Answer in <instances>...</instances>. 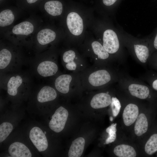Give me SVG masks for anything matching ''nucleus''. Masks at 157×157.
<instances>
[{
    "instance_id": "obj_1",
    "label": "nucleus",
    "mask_w": 157,
    "mask_h": 157,
    "mask_svg": "<svg viewBox=\"0 0 157 157\" xmlns=\"http://www.w3.org/2000/svg\"><path fill=\"white\" fill-rule=\"evenodd\" d=\"M68 116L67 110L62 106L58 108L52 115L49 123L50 128L56 133L64 129Z\"/></svg>"
},
{
    "instance_id": "obj_2",
    "label": "nucleus",
    "mask_w": 157,
    "mask_h": 157,
    "mask_svg": "<svg viewBox=\"0 0 157 157\" xmlns=\"http://www.w3.org/2000/svg\"><path fill=\"white\" fill-rule=\"evenodd\" d=\"M29 138L39 151H44L47 148L48 143L45 134L39 127H35L30 131Z\"/></svg>"
},
{
    "instance_id": "obj_3",
    "label": "nucleus",
    "mask_w": 157,
    "mask_h": 157,
    "mask_svg": "<svg viewBox=\"0 0 157 157\" xmlns=\"http://www.w3.org/2000/svg\"><path fill=\"white\" fill-rule=\"evenodd\" d=\"M103 47L110 53L117 51L119 48V42L116 33L113 30L107 29L104 32L103 36Z\"/></svg>"
},
{
    "instance_id": "obj_4",
    "label": "nucleus",
    "mask_w": 157,
    "mask_h": 157,
    "mask_svg": "<svg viewBox=\"0 0 157 157\" xmlns=\"http://www.w3.org/2000/svg\"><path fill=\"white\" fill-rule=\"evenodd\" d=\"M67 24L72 34L77 36L82 33L83 28V21L77 13L72 12L68 14L67 18Z\"/></svg>"
},
{
    "instance_id": "obj_5",
    "label": "nucleus",
    "mask_w": 157,
    "mask_h": 157,
    "mask_svg": "<svg viewBox=\"0 0 157 157\" xmlns=\"http://www.w3.org/2000/svg\"><path fill=\"white\" fill-rule=\"evenodd\" d=\"M111 79L110 74L105 70H100L91 74L88 78L90 84L94 86H98L104 85Z\"/></svg>"
},
{
    "instance_id": "obj_6",
    "label": "nucleus",
    "mask_w": 157,
    "mask_h": 157,
    "mask_svg": "<svg viewBox=\"0 0 157 157\" xmlns=\"http://www.w3.org/2000/svg\"><path fill=\"white\" fill-rule=\"evenodd\" d=\"M139 114V109L136 105L130 104L125 108L122 115L123 122L125 125L129 126L136 120Z\"/></svg>"
},
{
    "instance_id": "obj_7",
    "label": "nucleus",
    "mask_w": 157,
    "mask_h": 157,
    "mask_svg": "<svg viewBox=\"0 0 157 157\" xmlns=\"http://www.w3.org/2000/svg\"><path fill=\"white\" fill-rule=\"evenodd\" d=\"M57 65L54 62L49 60L41 62L38 65L37 71L40 76L47 77L55 74L58 70Z\"/></svg>"
},
{
    "instance_id": "obj_8",
    "label": "nucleus",
    "mask_w": 157,
    "mask_h": 157,
    "mask_svg": "<svg viewBox=\"0 0 157 157\" xmlns=\"http://www.w3.org/2000/svg\"><path fill=\"white\" fill-rule=\"evenodd\" d=\"M10 155L13 157H31V154L28 148L24 144L19 142L12 144L8 149Z\"/></svg>"
},
{
    "instance_id": "obj_9",
    "label": "nucleus",
    "mask_w": 157,
    "mask_h": 157,
    "mask_svg": "<svg viewBox=\"0 0 157 157\" xmlns=\"http://www.w3.org/2000/svg\"><path fill=\"white\" fill-rule=\"evenodd\" d=\"M111 99L110 96L105 93H101L95 95L92 98L90 105L94 109L105 108L110 104Z\"/></svg>"
},
{
    "instance_id": "obj_10",
    "label": "nucleus",
    "mask_w": 157,
    "mask_h": 157,
    "mask_svg": "<svg viewBox=\"0 0 157 157\" xmlns=\"http://www.w3.org/2000/svg\"><path fill=\"white\" fill-rule=\"evenodd\" d=\"M85 140L82 137H79L73 140L69 151V157H79L82 154L85 146Z\"/></svg>"
},
{
    "instance_id": "obj_11",
    "label": "nucleus",
    "mask_w": 157,
    "mask_h": 157,
    "mask_svg": "<svg viewBox=\"0 0 157 157\" xmlns=\"http://www.w3.org/2000/svg\"><path fill=\"white\" fill-rule=\"evenodd\" d=\"M128 88L131 94L138 98L144 99L151 97L149 90L146 86L132 84L129 85Z\"/></svg>"
},
{
    "instance_id": "obj_12",
    "label": "nucleus",
    "mask_w": 157,
    "mask_h": 157,
    "mask_svg": "<svg viewBox=\"0 0 157 157\" xmlns=\"http://www.w3.org/2000/svg\"><path fill=\"white\" fill-rule=\"evenodd\" d=\"M57 96L56 92L54 88L49 86H45L39 92L37 100L39 102H45L55 99Z\"/></svg>"
},
{
    "instance_id": "obj_13",
    "label": "nucleus",
    "mask_w": 157,
    "mask_h": 157,
    "mask_svg": "<svg viewBox=\"0 0 157 157\" xmlns=\"http://www.w3.org/2000/svg\"><path fill=\"white\" fill-rule=\"evenodd\" d=\"M72 80V76L69 75L65 74L59 76L55 81L56 88L62 93H68L69 91V84Z\"/></svg>"
},
{
    "instance_id": "obj_14",
    "label": "nucleus",
    "mask_w": 157,
    "mask_h": 157,
    "mask_svg": "<svg viewBox=\"0 0 157 157\" xmlns=\"http://www.w3.org/2000/svg\"><path fill=\"white\" fill-rule=\"evenodd\" d=\"M148 123L147 118L144 114L142 113L138 116L134 126L135 134L140 136L145 133L147 131Z\"/></svg>"
},
{
    "instance_id": "obj_15",
    "label": "nucleus",
    "mask_w": 157,
    "mask_h": 157,
    "mask_svg": "<svg viewBox=\"0 0 157 157\" xmlns=\"http://www.w3.org/2000/svg\"><path fill=\"white\" fill-rule=\"evenodd\" d=\"M56 37L55 33L49 29H44L40 31L38 33L37 38L39 43L45 45L53 41Z\"/></svg>"
},
{
    "instance_id": "obj_16",
    "label": "nucleus",
    "mask_w": 157,
    "mask_h": 157,
    "mask_svg": "<svg viewBox=\"0 0 157 157\" xmlns=\"http://www.w3.org/2000/svg\"><path fill=\"white\" fill-rule=\"evenodd\" d=\"M113 151L116 156L119 157H135L136 155V151L133 147L124 144L116 146Z\"/></svg>"
},
{
    "instance_id": "obj_17",
    "label": "nucleus",
    "mask_w": 157,
    "mask_h": 157,
    "mask_svg": "<svg viewBox=\"0 0 157 157\" xmlns=\"http://www.w3.org/2000/svg\"><path fill=\"white\" fill-rule=\"evenodd\" d=\"M33 30V25L29 22L25 21L15 25L12 32L16 35H28L32 33Z\"/></svg>"
},
{
    "instance_id": "obj_18",
    "label": "nucleus",
    "mask_w": 157,
    "mask_h": 157,
    "mask_svg": "<svg viewBox=\"0 0 157 157\" xmlns=\"http://www.w3.org/2000/svg\"><path fill=\"white\" fill-rule=\"evenodd\" d=\"M23 79L19 75L11 77L7 83V92L9 94L12 96L16 95L18 89L22 84Z\"/></svg>"
},
{
    "instance_id": "obj_19",
    "label": "nucleus",
    "mask_w": 157,
    "mask_h": 157,
    "mask_svg": "<svg viewBox=\"0 0 157 157\" xmlns=\"http://www.w3.org/2000/svg\"><path fill=\"white\" fill-rule=\"evenodd\" d=\"M44 8L48 13L53 16L60 15L62 12V4L60 2L58 1H47L45 4Z\"/></svg>"
},
{
    "instance_id": "obj_20",
    "label": "nucleus",
    "mask_w": 157,
    "mask_h": 157,
    "mask_svg": "<svg viewBox=\"0 0 157 157\" xmlns=\"http://www.w3.org/2000/svg\"><path fill=\"white\" fill-rule=\"evenodd\" d=\"M135 51L137 57L142 63H145L149 55V50L145 46L141 44L134 45Z\"/></svg>"
},
{
    "instance_id": "obj_21",
    "label": "nucleus",
    "mask_w": 157,
    "mask_h": 157,
    "mask_svg": "<svg viewBox=\"0 0 157 157\" xmlns=\"http://www.w3.org/2000/svg\"><path fill=\"white\" fill-rule=\"evenodd\" d=\"M15 19L12 11L9 9L2 11L0 13V26L4 27L11 24Z\"/></svg>"
},
{
    "instance_id": "obj_22",
    "label": "nucleus",
    "mask_w": 157,
    "mask_h": 157,
    "mask_svg": "<svg viewBox=\"0 0 157 157\" xmlns=\"http://www.w3.org/2000/svg\"><path fill=\"white\" fill-rule=\"evenodd\" d=\"M144 149L146 153L149 155L157 151V133L151 136L146 143Z\"/></svg>"
},
{
    "instance_id": "obj_23",
    "label": "nucleus",
    "mask_w": 157,
    "mask_h": 157,
    "mask_svg": "<svg viewBox=\"0 0 157 157\" xmlns=\"http://www.w3.org/2000/svg\"><path fill=\"white\" fill-rule=\"evenodd\" d=\"M12 54L8 50L3 49L0 51V69H3L6 68L10 63Z\"/></svg>"
},
{
    "instance_id": "obj_24",
    "label": "nucleus",
    "mask_w": 157,
    "mask_h": 157,
    "mask_svg": "<svg viewBox=\"0 0 157 157\" xmlns=\"http://www.w3.org/2000/svg\"><path fill=\"white\" fill-rule=\"evenodd\" d=\"M92 47L94 53L98 56L99 58L105 59L108 57V53L98 42L95 41L93 42Z\"/></svg>"
},
{
    "instance_id": "obj_25",
    "label": "nucleus",
    "mask_w": 157,
    "mask_h": 157,
    "mask_svg": "<svg viewBox=\"0 0 157 157\" xmlns=\"http://www.w3.org/2000/svg\"><path fill=\"white\" fill-rule=\"evenodd\" d=\"M13 129V126L9 122H4L0 125V142L4 140Z\"/></svg>"
},
{
    "instance_id": "obj_26",
    "label": "nucleus",
    "mask_w": 157,
    "mask_h": 157,
    "mask_svg": "<svg viewBox=\"0 0 157 157\" xmlns=\"http://www.w3.org/2000/svg\"><path fill=\"white\" fill-rule=\"evenodd\" d=\"M116 123L113 124L106 129V131L108 134V137L106 140V144L112 143L115 140L116 137Z\"/></svg>"
},
{
    "instance_id": "obj_27",
    "label": "nucleus",
    "mask_w": 157,
    "mask_h": 157,
    "mask_svg": "<svg viewBox=\"0 0 157 157\" xmlns=\"http://www.w3.org/2000/svg\"><path fill=\"white\" fill-rule=\"evenodd\" d=\"M113 116L115 117L119 114L121 108L120 102L116 97H113L110 103Z\"/></svg>"
},
{
    "instance_id": "obj_28",
    "label": "nucleus",
    "mask_w": 157,
    "mask_h": 157,
    "mask_svg": "<svg viewBox=\"0 0 157 157\" xmlns=\"http://www.w3.org/2000/svg\"><path fill=\"white\" fill-rule=\"evenodd\" d=\"M75 56V52L72 50H70L64 53L63 59L65 63H68L74 61Z\"/></svg>"
},
{
    "instance_id": "obj_29",
    "label": "nucleus",
    "mask_w": 157,
    "mask_h": 157,
    "mask_svg": "<svg viewBox=\"0 0 157 157\" xmlns=\"http://www.w3.org/2000/svg\"><path fill=\"white\" fill-rule=\"evenodd\" d=\"M66 67L67 68L70 70H75L76 68V65L75 63L73 61L67 63Z\"/></svg>"
},
{
    "instance_id": "obj_30",
    "label": "nucleus",
    "mask_w": 157,
    "mask_h": 157,
    "mask_svg": "<svg viewBox=\"0 0 157 157\" xmlns=\"http://www.w3.org/2000/svg\"><path fill=\"white\" fill-rule=\"evenodd\" d=\"M152 86L153 89L157 92V78L153 81Z\"/></svg>"
},
{
    "instance_id": "obj_31",
    "label": "nucleus",
    "mask_w": 157,
    "mask_h": 157,
    "mask_svg": "<svg viewBox=\"0 0 157 157\" xmlns=\"http://www.w3.org/2000/svg\"><path fill=\"white\" fill-rule=\"evenodd\" d=\"M154 45L155 48L157 49V34L155 37L154 42Z\"/></svg>"
},
{
    "instance_id": "obj_32",
    "label": "nucleus",
    "mask_w": 157,
    "mask_h": 157,
    "mask_svg": "<svg viewBox=\"0 0 157 157\" xmlns=\"http://www.w3.org/2000/svg\"><path fill=\"white\" fill-rule=\"evenodd\" d=\"M27 2L29 3H34L38 0H26Z\"/></svg>"
},
{
    "instance_id": "obj_33",
    "label": "nucleus",
    "mask_w": 157,
    "mask_h": 157,
    "mask_svg": "<svg viewBox=\"0 0 157 157\" xmlns=\"http://www.w3.org/2000/svg\"><path fill=\"white\" fill-rule=\"evenodd\" d=\"M110 120L111 121H112L113 120V118L112 117H110Z\"/></svg>"
},
{
    "instance_id": "obj_34",
    "label": "nucleus",
    "mask_w": 157,
    "mask_h": 157,
    "mask_svg": "<svg viewBox=\"0 0 157 157\" xmlns=\"http://www.w3.org/2000/svg\"><path fill=\"white\" fill-rule=\"evenodd\" d=\"M44 133L45 134L46 133V132H44Z\"/></svg>"
}]
</instances>
